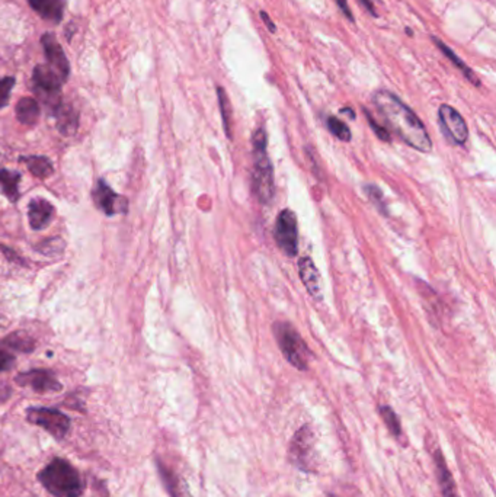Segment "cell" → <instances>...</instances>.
I'll return each mask as SVG.
<instances>
[{"label": "cell", "instance_id": "obj_1", "mask_svg": "<svg viewBox=\"0 0 496 497\" xmlns=\"http://www.w3.org/2000/svg\"><path fill=\"white\" fill-rule=\"evenodd\" d=\"M373 104L387 127L409 147L422 153L433 150V140L418 115L394 93L389 90H377L373 95Z\"/></svg>", "mask_w": 496, "mask_h": 497}, {"label": "cell", "instance_id": "obj_2", "mask_svg": "<svg viewBox=\"0 0 496 497\" xmlns=\"http://www.w3.org/2000/svg\"><path fill=\"white\" fill-rule=\"evenodd\" d=\"M41 486L53 497H80L85 482L80 473L64 458H54L37 474Z\"/></svg>", "mask_w": 496, "mask_h": 497}, {"label": "cell", "instance_id": "obj_3", "mask_svg": "<svg viewBox=\"0 0 496 497\" xmlns=\"http://www.w3.org/2000/svg\"><path fill=\"white\" fill-rule=\"evenodd\" d=\"M254 168H252V191L261 204H270L274 198V168L267 150V132L263 128L255 131L252 137Z\"/></svg>", "mask_w": 496, "mask_h": 497}, {"label": "cell", "instance_id": "obj_4", "mask_svg": "<svg viewBox=\"0 0 496 497\" xmlns=\"http://www.w3.org/2000/svg\"><path fill=\"white\" fill-rule=\"evenodd\" d=\"M274 336L278 342L281 352L291 365L300 371L309 368L310 351L303 340L302 335L295 330V327L287 322H277L272 326Z\"/></svg>", "mask_w": 496, "mask_h": 497}, {"label": "cell", "instance_id": "obj_5", "mask_svg": "<svg viewBox=\"0 0 496 497\" xmlns=\"http://www.w3.org/2000/svg\"><path fill=\"white\" fill-rule=\"evenodd\" d=\"M26 420L32 425L42 427L54 439L61 441L68 436L72 427L69 416H65L57 409L49 407H29L26 409Z\"/></svg>", "mask_w": 496, "mask_h": 497}, {"label": "cell", "instance_id": "obj_6", "mask_svg": "<svg viewBox=\"0 0 496 497\" xmlns=\"http://www.w3.org/2000/svg\"><path fill=\"white\" fill-rule=\"evenodd\" d=\"M274 240L286 256L295 258L299 253V226H297L295 214L291 210H283L278 214L274 227Z\"/></svg>", "mask_w": 496, "mask_h": 497}, {"label": "cell", "instance_id": "obj_7", "mask_svg": "<svg viewBox=\"0 0 496 497\" xmlns=\"http://www.w3.org/2000/svg\"><path fill=\"white\" fill-rule=\"evenodd\" d=\"M32 81L36 92L53 111L61 102V86L64 83L61 77L49 65L40 64L32 72Z\"/></svg>", "mask_w": 496, "mask_h": 497}, {"label": "cell", "instance_id": "obj_8", "mask_svg": "<svg viewBox=\"0 0 496 497\" xmlns=\"http://www.w3.org/2000/svg\"><path fill=\"white\" fill-rule=\"evenodd\" d=\"M290 457L297 467L303 471H311L313 457H315V436L311 429L303 426L297 432L290 445Z\"/></svg>", "mask_w": 496, "mask_h": 497}, {"label": "cell", "instance_id": "obj_9", "mask_svg": "<svg viewBox=\"0 0 496 497\" xmlns=\"http://www.w3.org/2000/svg\"><path fill=\"white\" fill-rule=\"evenodd\" d=\"M440 124L447 136L454 144L463 145L469 139V128L465 118L450 105H441L438 109Z\"/></svg>", "mask_w": 496, "mask_h": 497}, {"label": "cell", "instance_id": "obj_10", "mask_svg": "<svg viewBox=\"0 0 496 497\" xmlns=\"http://www.w3.org/2000/svg\"><path fill=\"white\" fill-rule=\"evenodd\" d=\"M92 198L95 205L104 211L109 217L115 214H125L128 210V203L124 196L115 194L104 179H99L92 191Z\"/></svg>", "mask_w": 496, "mask_h": 497}, {"label": "cell", "instance_id": "obj_11", "mask_svg": "<svg viewBox=\"0 0 496 497\" xmlns=\"http://www.w3.org/2000/svg\"><path fill=\"white\" fill-rule=\"evenodd\" d=\"M15 383L21 387H29L37 393H59L63 386L56 375L48 370H31L16 375Z\"/></svg>", "mask_w": 496, "mask_h": 497}, {"label": "cell", "instance_id": "obj_12", "mask_svg": "<svg viewBox=\"0 0 496 497\" xmlns=\"http://www.w3.org/2000/svg\"><path fill=\"white\" fill-rule=\"evenodd\" d=\"M41 44L44 48V54L45 58L48 61L47 65H49L60 77L63 81H65L70 76V63L65 57L64 49L61 48V45L59 44V41L56 40V37L53 34H44L41 37Z\"/></svg>", "mask_w": 496, "mask_h": 497}, {"label": "cell", "instance_id": "obj_13", "mask_svg": "<svg viewBox=\"0 0 496 497\" xmlns=\"http://www.w3.org/2000/svg\"><path fill=\"white\" fill-rule=\"evenodd\" d=\"M54 207L44 198H34L28 205V221L32 230L45 228L53 219Z\"/></svg>", "mask_w": 496, "mask_h": 497}, {"label": "cell", "instance_id": "obj_14", "mask_svg": "<svg viewBox=\"0 0 496 497\" xmlns=\"http://www.w3.org/2000/svg\"><path fill=\"white\" fill-rule=\"evenodd\" d=\"M53 115L56 118V127L63 136H73L79 127L77 111L65 102H60L54 109Z\"/></svg>", "mask_w": 496, "mask_h": 497}, {"label": "cell", "instance_id": "obj_15", "mask_svg": "<svg viewBox=\"0 0 496 497\" xmlns=\"http://www.w3.org/2000/svg\"><path fill=\"white\" fill-rule=\"evenodd\" d=\"M299 272L300 278L303 281V284L307 290V292L315 298V300H320L322 295V288H320V275L316 268V265L313 263V260L307 256L299 259Z\"/></svg>", "mask_w": 496, "mask_h": 497}, {"label": "cell", "instance_id": "obj_16", "mask_svg": "<svg viewBox=\"0 0 496 497\" xmlns=\"http://www.w3.org/2000/svg\"><path fill=\"white\" fill-rule=\"evenodd\" d=\"M28 3L42 19L56 25L63 21V15H64L63 0H28Z\"/></svg>", "mask_w": 496, "mask_h": 497}, {"label": "cell", "instance_id": "obj_17", "mask_svg": "<svg viewBox=\"0 0 496 497\" xmlns=\"http://www.w3.org/2000/svg\"><path fill=\"white\" fill-rule=\"evenodd\" d=\"M434 458H435V467H437V478H438V483L441 486L442 497H458L453 475L447 467V464H445V459L440 450L435 451Z\"/></svg>", "mask_w": 496, "mask_h": 497}, {"label": "cell", "instance_id": "obj_18", "mask_svg": "<svg viewBox=\"0 0 496 497\" xmlns=\"http://www.w3.org/2000/svg\"><path fill=\"white\" fill-rule=\"evenodd\" d=\"M15 112H16V118H18L20 123H22L25 125H34L38 123L41 109H40V104L37 102V99L22 97V99H20V102L16 104Z\"/></svg>", "mask_w": 496, "mask_h": 497}, {"label": "cell", "instance_id": "obj_19", "mask_svg": "<svg viewBox=\"0 0 496 497\" xmlns=\"http://www.w3.org/2000/svg\"><path fill=\"white\" fill-rule=\"evenodd\" d=\"M21 178L22 176L20 172L0 169V192H2L13 204L20 200Z\"/></svg>", "mask_w": 496, "mask_h": 497}, {"label": "cell", "instance_id": "obj_20", "mask_svg": "<svg viewBox=\"0 0 496 497\" xmlns=\"http://www.w3.org/2000/svg\"><path fill=\"white\" fill-rule=\"evenodd\" d=\"M21 161L26 164L28 171L32 175L40 178V179H45L48 176H52L54 172L52 160L45 156H25V157H21Z\"/></svg>", "mask_w": 496, "mask_h": 497}, {"label": "cell", "instance_id": "obj_21", "mask_svg": "<svg viewBox=\"0 0 496 497\" xmlns=\"http://www.w3.org/2000/svg\"><path fill=\"white\" fill-rule=\"evenodd\" d=\"M434 40V42L437 44V47L441 49V52L445 54V56H447V58L449 60H451L454 64H456V68L463 73V74H465L466 77H467V80L469 81H472V83H474V85L476 86H479V85H481V81H479V79L476 77V74L467 68V64L465 63V61H463V60H460L456 54H454V52H453V49H450L447 45H445L442 41H440V40H437V38H433Z\"/></svg>", "mask_w": 496, "mask_h": 497}, {"label": "cell", "instance_id": "obj_22", "mask_svg": "<svg viewBox=\"0 0 496 497\" xmlns=\"http://www.w3.org/2000/svg\"><path fill=\"white\" fill-rule=\"evenodd\" d=\"M156 467L159 471V475L163 482V486L166 487L168 493L171 497H180V490H179V480L173 474L171 468H168L160 459H156Z\"/></svg>", "mask_w": 496, "mask_h": 497}, {"label": "cell", "instance_id": "obj_23", "mask_svg": "<svg viewBox=\"0 0 496 497\" xmlns=\"http://www.w3.org/2000/svg\"><path fill=\"white\" fill-rule=\"evenodd\" d=\"M217 96H219V105H220V111H222V118H223V125H224V131L227 139L233 137V118H231V105L228 97L224 92L223 88H217Z\"/></svg>", "mask_w": 496, "mask_h": 497}, {"label": "cell", "instance_id": "obj_24", "mask_svg": "<svg viewBox=\"0 0 496 497\" xmlns=\"http://www.w3.org/2000/svg\"><path fill=\"white\" fill-rule=\"evenodd\" d=\"M5 345H8L9 347H12L13 351L18 352H24V354H29L36 349V343L32 340L28 335L22 333V331H18V333H12L9 335L5 340Z\"/></svg>", "mask_w": 496, "mask_h": 497}, {"label": "cell", "instance_id": "obj_25", "mask_svg": "<svg viewBox=\"0 0 496 497\" xmlns=\"http://www.w3.org/2000/svg\"><path fill=\"white\" fill-rule=\"evenodd\" d=\"M378 413L382 414V418H383L385 423L387 425L392 435L401 439L402 438V426H401V420L398 418V414L394 413V410L389 406H380Z\"/></svg>", "mask_w": 496, "mask_h": 497}, {"label": "cell", "instance_id": "obj_26", "mask_svg": "<svg viewBox=\"0 0 496 497\" xmlns=\"http://www.w3.org/2000/svg\"><path fill=\"white\" fill-rule=\"evenodd\" d=\"M327 128L338 140L345 141V143L351 141L352 136H351L350 127L346 125L345 123H342L341 120H338L336 117H329L327 118Z\"/></svg>", "mask_w": 496, "mask_h": 497}, {"label": "cell", "instance_id": "obj_27", "mask_svg": "<svg viewBox=\"0 0 496 497\" xmlns=\"http://www.w3.org/2000/svg\"><path fill=\"white\" fill-rule=\"evenodd\" d=\"M364 189H366V194L367 196L370 198V201L375 205V208L382 212L383 215H387L389 214V210H387V205H386V201H385V196H383V192L382 189H380L378 187L373 185V184H369L364 187Z\"/></svg>", "mask_w": 496, "mask_h": 497}, {"label": "cell", "instance_id": "obj_28", "mask_svg": "<svg viewBox=\"0 0 496 497\" xmlns=\"http://www.w3.org/2000/svg\"><path fill=\"white\" fill-rule=\"evenodd\" d=\"M15 83H16V80L12 76L0 79V109L8 105L9 99H10V92L15 86Z\"/></svg>", "mask_w": 496, "mask_h": 497}, {"label": "cell", "instance_id": "obj_29", "mask_svg": "<svg viewBox=\"0 0 496 497\" xmlns=\"http://www.w3.org/2000/svg\"><path fill=\"white\" fill-rule=\"evenodd\" d=\"M364 115H366V118H367L370 127L373 128V131L375 132V136H377L380 140H383V141L389 143V141L392 140V137H390V132L387 131V128L383 127V125H380V124L373 118V115H371L367 109H364Z\"/></svg>", "mask_w": 496, "mask_h": 497}, {"label": "cell", "instance_id": "obj_30", "mask_svg": "<svg viewBox=\"0 0 496 497\" xmlns=\"http://www.w3.org/2000/svg\"><path fill=\"white\" fill-rule=\"evenodd\" d=\"M15 363V356L0 349V372L9 371Z\"/></svg>", "mask_w": 496, "mask_h": 497}, {"label": "cell", "instance_id": "obj_31", "mask_svg": "<svg viewBox=\"0 0 496 497\" xmlns=\"http://www.w3.org/2000/svg\"><path fill=\"white\" fill-rule=\"evenodd\" d=\"M336 3H338V6L341 8L342 13L346 16V18H348L351 22H354V16H352V13H351V10H350L348 2H346V0H336Z\"/></svg>", "mask_w": 496, "mask_h": 497}, {"label": "cell", "instance_id": "obj_32", "mask_svg": "<svg viewBox=\"0 0 496 497\" xmlns=\"http://www.w3.org/2000/svg\"><path fill=\"white\" fill-rule=\"evenodd\" d=\"M0 248H2V251H3V253L8 256V259H10L12 262H16V263H21V265H24V262H22V259L18 256V255H16L13 251H12V248H8L6 246H2V247H0Z\"/></svg>", "mask_w": 496, "mask_h": 497}, {"label": "cell", "instance_id": "obj_33", "mask_svg": "<svg viewBox=\"0 0 496 497\" xmlns=\"http://www.w3.org/2000/svg\"><path fill=\"white\" fill-rule=\"evenodd\" d=\"M261 15V18H262V21L263 22H265V25L268 26V29H270V32H272V34H275V32H277V26L272 24V21H271V18H270V16H268V13L267 12H261L259 13Z\"/></svg>", "mask_w": 496, "mask_h": 497}, {"label": "cell", "instance_id": "obj_34", "mask_svg": "<svg viewBox=\"0 0 496 497\" xmlns=\"http://www.w3.org/2000/svg\"><path fill=\"white\" fill-rule=\"evenodd\" d=\"M359 3H361L364 8H366L367 12H370L373 16H377V13L374 12L375 9H374V5H373L371 0H359Z\"/></svg>", "mask_w": 496, "mask_h": 497}, {"label": "cell", "instance_id": "obj_35", "mask_svg": "<svg viewBox=\"0 0 496 497\" xmlns=\"http://www.w3.org/2000/svg\"><path fill=\"white\" fill-rule=\"evenodd\" d=\"M341 112H342V113H345V112H346V113H348L351 120H354V118H355V113H354V112H352V111H351L350 108H346V109H341Z\"/></svg>", "mask_w": 496, "mask_h": 497}]
</instances>
